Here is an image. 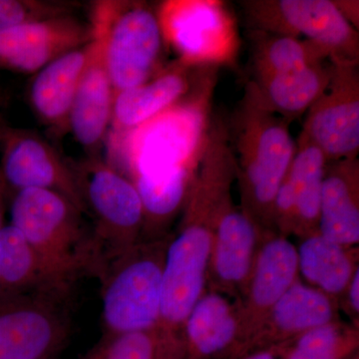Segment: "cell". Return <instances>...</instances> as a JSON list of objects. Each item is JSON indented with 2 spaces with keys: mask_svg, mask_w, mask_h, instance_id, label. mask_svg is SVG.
Wrapping results in <instances>:
<instances>
[{
  "mask_svg": "<svg viewBox=\"0 0 359 359\" xmlns=\"http://www.w3.org/2000/svg\"><path fill=\"white\" fill-rule=\"evenodd\" d=\"M236 181L235 158L226 130L214 128L197 177L171 233L163 273L162 306L157 330L173 344H183L184 323L207 290L208 271L217 217Z\"/></svg>",
  "mask_w": 359,
  "mask_h": 359,
  "instance_id": "cell-1",
  "label": "cell"
},
{
  "mask_svg": "<svg viewBox=\"0 0 359 359\" xmlns=\"http://www.w3.org/2000/svg\"><path fill=\"white\" fill-rule=\"evenodd\" d=\"M219 69L208 65L183 100L131 131L110 134L108 164L135 187L192 188L207 146Z\"/></svg>",
  "mask_w": 359,
  "mask_h": 359,
  "instance_id": "cell-2",
  "label": "cell"
},
{
  "mask_svg": "<svg viewBox=\"0 0 359 359\" xmlns=\"http://www.w3.org/2000/svg\"><path fill=\"white\" fill-rule=\"evenodd\" d=\"M290 124L264 109L245 92L230 126L228 125L240 207L262 233L275 231L276 193L297 151V143L290 132Z\"/></svg>",
  "mask_w": 359,
  "mask_h": 359,
  "instance_id": "cell-3",
  "label": "cell"
},
{
  "mask_svg": "<svg viewBox=\"0 0 359 359\" xmlns=\"http://www.w3.org/2000/svg\"><path fill=\"white\" fill-rule=\"evenodd\" d=\"M11 224L22 233L46 269L54 285L71 295L85 276L100 271L93 233L69 200L51 191L26 189L14 193Z\"/></svg>",
  "mask_w": 359,
  "mask_h": 359,
  "instance_id": "cell-4",
  "label": "cell"
},
{
  "mask_svg": "<svg viewBox=\"0 0 359 359\" xmlns=\"http://www.w3.org/2000/svg\"><path fill=\"white\" fill-rule=\"evenodd\" d=\"M170 238L171 235L141 241L104 269L99 278L104 332L123 334L158 327Z\"/></svg>",
  "mask_w": 359,
  "mask_h": 359,
  "instance_id": "cell-5",
  "label": "cell"
},
{
  "mask_svg": "<svg viewBox=\"0 0 359 359\" xmlns=\"http://www.w3.org/2000/svg\"><path fill=\"white\" fill-rule=\"evenodd\" d=\"M73 167L85 212L94 219L99 280L111 262L141 242L143 207L133 183L108 163L90 158Z\"/></svg>",
  "mask_w": 359,
  "mask_h": 359,
  "instance_id": "cell-6",
  "label": "cell"
},
{
  "mask_svg": "<svg viewBox=\"0 0 359 359\" xmlns=\"http://www.w3.org/2000/svg\"><path fill=\"white\" fill-rule=\"evenodd\" d=\"M113 97L145 83L159 68L163 39L157 13L140 2H99Z\"/></svg>",
  "mask_w": 359,
  "mask_h": 359,
  "instance_id": "cell-7",
  "label": "cell"
},
{
  "mask_svg": "<svg viewBox=\"0 0 359 359\" xmlns=\"http://www.w3.org/2000/svg\"><path fill=\"white\" fill-rule=\"evenodd\" d=\"M255 30L309 40L330 54V61L358 63V29L332 0H248L242 2Z\"/></svg>",
  "mask_w": 359,
  "mask_h": 359,
  "instance_id": "cell-8",
  "label": "cell"
},
{
  "mask_svg": "<svg viewBox=\"0 0 359 359\" xmlns=\"http://www.w3.org/2000/svg\"><path fill=\"white\" fill-rule=\"evenodd\" d=\"M68 302L40 292L0 299V359H58L70 337Z\"/></svg>",
  "mask_w": 359,
  "mask_h": 359,
  "instance_id": "cell-9",
  "label": "cell"
},
{
  "mask_svg": "<svg viewBox=\"0 0 359 359\" xmlns=\"http://www.w3.org/2000/svg\"><path fill=\"white\" fill-rule=\"evenodd\" d=\"M163 39L190 65H226L235 59V21L219 1H167L157 13Z\"/></svg>",
  "mask_w": 359,
  "mask_h": 359,
  "instance_id": "cell-10",
  "label": "cell"
},
{
  "mask_svg": "<svg viewBox=\"0 0 359 359\" xmlns=\"http://www.w3.org/2000/svg\"><path fill=\"white\" fill-rule=\"evenodd\" d=\"M330 84L306 113L299 140L320 149L328 162L358 158V63L330 61Z\"/></svg>",
  "mask_w": 359,
  "mask_h": 359,
  "instance_id": "cell-11",
  "label": "cell"
},
{
  "mask_svg": "<svg viewBox=\"0 0 359 359\" xmlns=\"http://www.w3.org/2000/svg\"><path fill=\"white\" fill-rule=\"evenodd\" d=\"M2 161L0 172L8 190L51 191L69 200L85 212L73 164L63 159L48 142L22 130H0Z\"/></svg>",
  "mask_w": 359,
  "mask_h": 359,
  "instance_id": "cell-12",
  "label": "cell"
},
{
  "mask_svg": "<svg viewBox=\"0 0 359 359\" xmlns=\"http://www.w3.org/2000/svg\"><path fill=\"white\" fill-rule=\"evenodd\" d=\"M299 276L297 250L289 238L275 231L263 233L249 282L238 299L242 344L237 356L249 351L266 316Z\"/></svg>",
  "mask_w": 359,
  "mask_h": 359,
  "instance_id": "cell-13",
  "label": "cell"
},
{
  "mask_svg": "<svg viewBox=\"0 0 359 359\" xmlns=\"http://www.w3.org/2000/svg\"><path fill=\"white\" fill-rule=\"evenodd\" d=\"M262 235L257 224L233 203L231 192L229 193L217 217L207 290L240 299L254 268Z\"/></svg>",
  "mask_w": 359,
  "mask_h": 359,
  "instance_id": "cell-14",
  "label": "cell"
},
{
  "mask_svg": "<svg viewBox=\"0 0 359 359\" xmlns=\"http://www.w3.org/2000/svg\"><path fill=\"white\" fill-rule=\"evenodd\" d=\"M91 39V25L68 14L21 23L0 32V67L37 73Z\"/></svg>",
  "mask_w": 359,
  "mask_h": 359,
  "instance_id": "cell-15",
  "label": "cell"
},
{
  "mask_svg": "<svg viewBox=\"0 0 359 359\" xmlns=\"http://www.w3.org/2000/svg\"><path fill=\"white\" fill-rule=\"evenodd\" d=\"M88 62L71 106L68 128L78 143L94 150L106 138L112 114L113 88L105 61L102 11L97 4L92 13Z\"/></svg>",
  "mask_w": 359,
  "mask_h": 359,
  "instance_id": "cell-16",
  "label": "cell"
},
{
  "mask_svg": "<svg viewBox=\"0 0 359 359\" xmlns=\"http://www.w3.org/2000/svg\"><path fill=\"white\" fill-rule=\"evenodd\" d=\"M208 65H190L177 59L145 83L113 97L111 134L131 131L183 100Z\"/></svg>",
  "mask_w": 359,
  "mask_h": 359,
  "instance_id": "cell-17",
  "label": "cell"
},
{
  "mask_svg": "<svg viewBox=\"0 0 359 359\" xmlns=\"http://www.w3.org/2000/svg\"><path fill=\"white\" fill-rule=\"evenodd\" d=\"M185 359H229L242 344L240 301L207 290L184 323Z\"/></svg>",
  "mask_w": 359,
  "mask_h": 359,
  "instance_id": "cell-18",
  "label": "cell"
},
{
  "mask_svg": "<svg viewBox=\"0 0 359 359\" xmlns=\"http://www.w3.org/2000/svg\"><path fill=\"white\" fill-rule=\"evenodd\" d=\"M339 309L334 299L299 280L271 309L249 351L280 346L313 328L339 320Z\"/></svg>",
  "mask_w": 359,
  "mask_h": 359,
  "instance_id": "cell-19",
  "label": "cell"
},
{
  "mask_svg": "<svg viewBox=\"0 0 359 359\" xmlns=\"http://www.w3.org/2000/svg\"><path fill=\"white\" fill-rule=\"evenodd\" d=\"M318 233L335 244L358 247V158L327 163L321 190Z\"/></svg>",
  "mask_w": 359,
  "mask_h": 359,
  "instance_id": "cell-20",
  "label": "cell"
},
{
  "mask_svg": "<svg viewBox=\"0 0 359 359\" xmlns=\"http://www.w3.org/2000/svg\"><path fill=\"white\" fill-rule=\"evenodd\" d=\"M332 74V65L328 60L292 72L252 78L245 92L264 109L292 123L320 98Z\"/></svg>",
  "mask_w": 359,
  "mask_h": 359,
  "instance_id": "cell-21",
  "label": "cell"
},
{
  "mask_svg": "<svg viewBox=\"0 0 359 359\" xmlns=\"http://www.w3.org/2000/svg\"><path fill=\"white\" fill-rule=\"evenodd\" d=\"M90 41L52 61L33 79L29 90L32 109L52 129L68 128L71 106L88 62Z\"/></svg>",
  "mask_w": 359,
  "mask_h": 359,
  "instance_id": "cell-22",
  "label": "cell"
},
{
  "mask_svg": "<svg viewBox=\"0 0 359 359\" xmlns=\"http://www.w3.org/2000/svg\"><path fill=\"white\" fill-rule=\"evenodd\" d=\"M299 273L308 285L339 301L358 268V247H344L320 233L302 238L297 248Z\"/></svg>",
  "mask_w": 359,
  "mask_h": 359,
  "instance_id": "cell-23",
  "label": "cell"
},
{
  "mask_svg": "<svg viewBox=\"0 0 359 359\" xmlns=\"http://www.w3.org/2000/svg\"><path fill=\"white\" fill-rule=\"evenodd\" d=\"M70 299L54 285L39 255L13 224L0 229V299L30 294Z\"/></svg>",
  "mask_w": 359,
  "mask_h": 359,
  "instance_id": "cell-24",
  "label": "cell"
},
{
  "mask_svg": "<svg viewBox=\"0 0 359 359\" xmlns=\"http://www.w3.org/2000/svg\"><path fill=\"white\" fill-rule=\"evenodd\" d=\"M327 160L308 142L297 140V151L287 176L294 190L292 235L301 238L318 233L321 190Z\"/></svg>",
  "mask_w": 359,
  "mask_h": 359,
  "instance_id": "cell-25",
  "label": "cell"
},
{
  "mask_svg": "<svg viewBox=\"0 0 359 359\" xmlns=\"http://www.w3.org/2000/svg\"><path fill=\"white\" fill-rule=\"evenodd\" d=\"M250 36L252 78L292 72L330 60L327 50L309 40L261 30H254Z\"/></svg>",
  "mask_w": 359,
  "mask_h": 359,
  "instance_id": "cell-26",
  "label": "cell"
},
{
  "mask_svg": "<svg viewBox=\"0 0 359 359\" xmlns=\"http://www.w3.org/2000/svg\"><path fill=\"white\" fill-rule=\"evenodd\" d=\"M275 348L280 359H348L358 353V327L334 321Z\"/></svg>",
  "mask_w": 359,
  "mask_h": 359,
  "instance_id": "cell-27",
  "label": "cell"
},
{
  "mask_svg": "<svg viewBox=\"0 0 359 359\" xmlns=\"http://www.w3.org/2000/svg\"><path fill=\"white\" fill-rule=\"evenodd\" d=\"M183 351L165 341L156 328L123 334L104 332L79 359H185Z\"/></svg>",
  "mask_w": 359,
  "mask_h": 359,
  "instance_id": "cell-28",
  "label": "cell"
},
{
  "mask_svg": "<svg viewBox=\"0 0 359 359\" xmlns=\"http://www.w3.org/2000/svg\"><path fill=\"white\" fill-rule=\"evenodd\" d=\"M65 11V6L56 4L25 0H0V32L29 21L65 15L67 14Z\"/></svg>",
  "mask_w": 359,
  "mask_h": 359,
  "instance_id": "cell-29",
  "label": "cell"
},
{
  "mask_svg": "<svg viewBox=\"0 0 359 359\" xmlns=\"http://www.w3.org/2000/svg\"><path fill=\"white\" fill-rule=\"evenodd\" d=\"M339 306L346 311L353 320V325L358 327L359 318V269L355 271L344 297L339 301Z\"/></svg>",
  "mask_w": 359,
  "mask_h": 359,
  "instance_id": "cell-30",
  "label": "cell"
},
{
  "mask_svg": "<svg viewBox=\"0 0 359 359\" xmlns=\"http://www.w3.org/2000/svg\"><path fill=\"white\" fill-rule=\"evenodd\" d=\"M335 6L339 9L344 18H346L354 28H358V1H334Z\"/></svg>",
  "mask_w": 359,
  "mask_h": 359,
  "instance_id": "cell-31",
  "label": "cell"
},
{
  "mask_svg": "<svg viewBox=\"0 0 359 359\" xmlns=\"http://www.w3.org/2000/svg\"><path fill=\"white\" fill-rule=\"evenodd\" d=\"M229 359H280L276 353L275 347L254 349Z\"/></svg>",
  "mask_w": 359,
  "mask_h": 359,
  "instance_id": "cell-32",
  "label": "cell"
},
{
  "mask_svg": "<svg viewBox=\"0 0 359 359\" xmlns=\"http://www.w3.org/2000/svg\"><path fill=\"white\" fill-rule=\"evenodd\" d=\"M8 194V188H7L1 172H0V229L4 226V215H6V200Z\"/></svg>",
  "mask_w": 359,
  "mask_h": 359,
  "instance_id": "cell-33",
  "label": "cell"
},
{
  "mask_svg": "<svg viewBox=\"0 0 359 359\" xmlns=\"http://www.w3.org/2000/svg\"><path fill=\"white\" fill-rule=\"evenodd\" d=\"M348 359H359L358 354H354V355L351 356V358H349Z\"/></svg>",
  "mask_w": 359,
  "mask_h": 359,
  "instance_id": "cell-34",
  "label": "cell"
}]
</instances>
